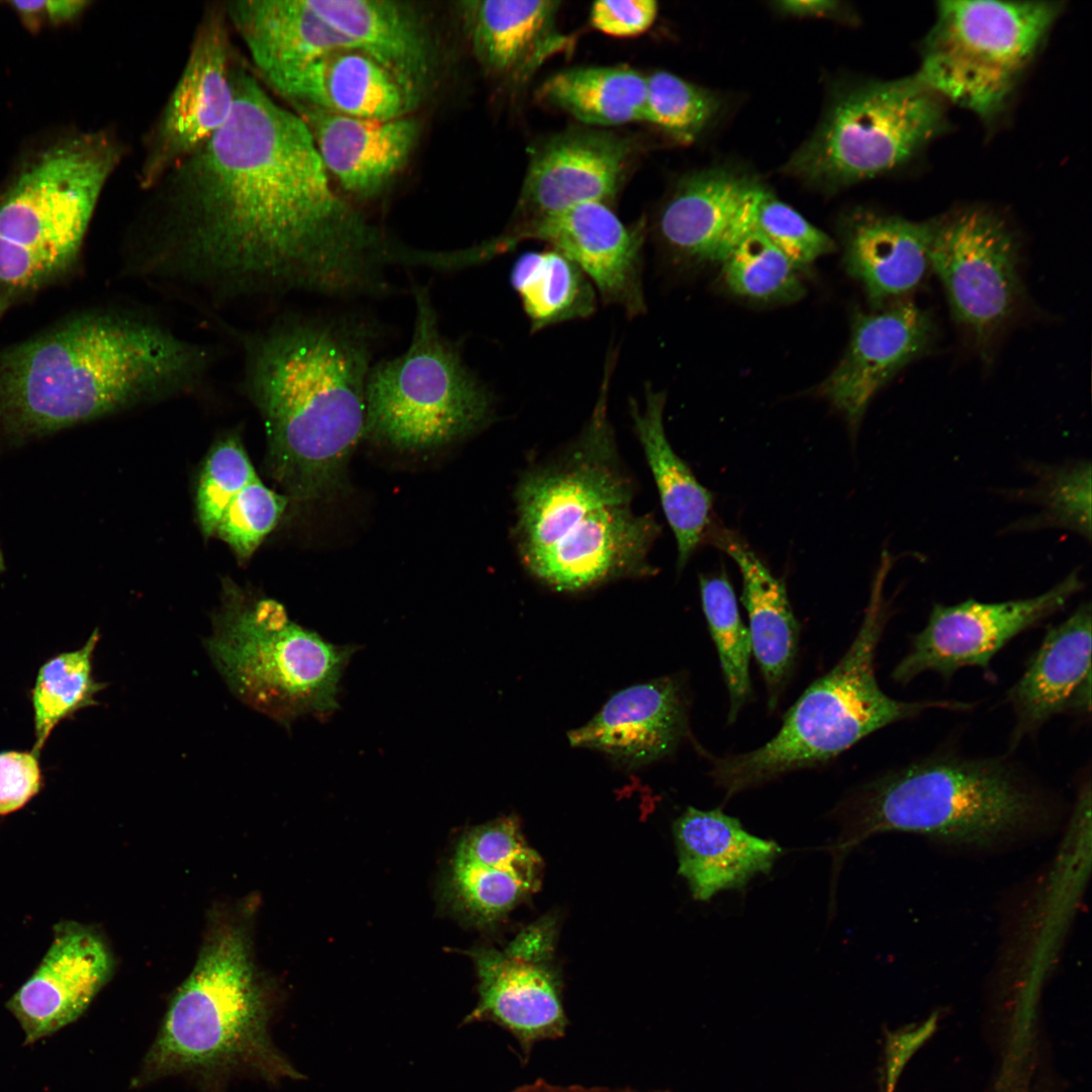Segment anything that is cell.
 I'll return each instance as SVG.
<instances>
[{"instance_id":"obj_30","label":"cell","mask_w":1092,"mask_h":1092,"mask_svg":"<svg viewBox=\"0 0 1092 1092\" xmlns=\"http://www.w3.org/2000/svg\"><path fill=\"white\" fill-rule=\"evenodd\" d=\"M560 2L469 0L460 3L473 53L488 72L519 80L565 48L555 27Z\"/></svg>"},{"instance_id":"obj_45","label":"cell","mask_w":1092,"mask_h":1092,"mask_svg":"<svg viewBox=\"0 0 1092 1092\" xmlns=\"http://www.w3.org/2000/svg\"><path fill=\"white\" fill-rule=\"evenodd\" d=\"M657 13L658 5L654 0H601L593 3L589 19L603 33L630 37L648 30Z\"/></svg>"},{"instance_id":"obj_29","label":"cell","mask_w":1092,"mask_h":1092,"mask_svg":"<svg viewBox=\"0 0 1092 1092\" xmlns=\"http://www.w3.org/2000/svg\"><path fill=\"white\" fill-rule=\"evenodd\" d=\"M223 5L266 85L327 53L354 47L309 0H235Z\"/></svg>"},{"instance_id":"obj_10","label":"cell","mask_w":1092,"mask_h":1092,"mask_svg":"<svg viewBox=\"0 0 1092 1092\" xmlns=\"http://www.w3.org/2000/svg\"><path fill=\"white\" fill-rule=\"evenodd\" d=\"M415 321L401 354L374 362L365 393L364 437L402 450L448 445L484 428L492 397L442 334L426 286L413 284Z\"/></svg>"},{"instance_id":"obj_38","label":"cell","mask_w":1092,"mask_h":1092,"mask_svg":"<svg viewBox=\"0 0 1092 1092\" xmlns=\"http://www.w3.org/2000/svg\"><path fill=\"white\" fill-rule=\"evenodd\" d=\"M721 264L725 283L739 296L792 301L805 291L799 269L754 228Z\"/></svg>"},{"instance_id":"obj_6","label":"cell","mask_w":1092,"mask_h":1092,"mask_svg":"<svg viewBox=\"0 0 1092 1092\" xmlns=\"http://www.w3.org/2000/svg\"><path fill=\"white\" fill-rule=\"evenodd\" d=\"M1046 811L1042 792L1010 759L933 753L848 794L829 817L840 827L827 847L834 876L846 855L878 833H917L988 845L1019 833Z\"/></svg>"},{"instance_id":"obj_37","label":"cell","mask_w":1092,"mask_h":1092,"mask_svg":"<svg viewBox=\"0 0 1092 1092\" xmlns=\"http://www.w3.org/2000/svg\"><path fill=\"white\" fill-rule=\"evenodd\" d=\"M699 584L703 611L728 691V722L732 723L751 697V638L748 628L741 620L734 590L726 572L722 571L714 576L700 575Z\"/></svg>"},{"instance_id":"obj_12","label":"cell","mask_w":1092,"mask_h":1092,"mask_svg":"<svg viewBox=\"0 0 1092 1092\" xmlns=\"http://www.w3.org/2000/svg\"><path fill=\"white\" fill-rule=\"evenodd\" d=\"M945 103L916 75L847 86L785 171L837 188L899 169L947 127Z\"/></svg>"},{"instance_id":"obj_16","label":"cell","mask_w":1092,"mask_h":1092,"mask_svg":"<svg viewBox=\"0 0 1092 1092\" xmlns=\"http://www.w3.org/2000/svg\"><path fill=\"white\" fill-rule=\"evenodd\" d=\"M556 922L545 917L523 929L503 950L471 951L478 976V1001L466 1022L491 1021L507 1029L523 1053L564 1035L567 1017L553 964Z\"/></svg>"},{"instance_id":"obj_27","label":"cell","mask_w":1092,"mask_h":1092,"mask_svg":"<svg viewBox=\"0 0 1092 1092\" xmlns=\"http://www.w3.org/2000/svg\"><path fill=\"white\" fill-rule=\"evenodd\" d=\"M673 836L678 874L697 901L745 889L756 875H768L782 852L776 841L752 835L721 809L689 807L674 822Z\"/></svg>"},{"instance_id":"obj_20","label":"cell","mask_w":1092,"mask_h":1092,"mask_svg":"<svg viewBox=\"0 0 1092 1092\" xmlns=\"http://www.w3.org/2000/svg\"><path fill=\"white\" fill-rule=\"evenodd\" d=\"M936 329L928 310L897 300L871 313H857L848 347L819 392L856 432L877 392L932 347Z\"/></svg>"},{"instance_id":"obj_25","label":"cell","mask_w":1092,"mask_h":1092,"mask_svg":"<svg viewBox=\"0 0 1092 1092\" xmlns=\"http://www.w3.org/2000/svg\"><path fill=\"white\" fill-rule=\"evenodd\" d=\"M293 107L308 126L328 173L359 198L380 194L405 166L420 138L419 121L407 115L380 120Z\"/></svg>"},{"instance_id":"obj_11","label":"cell","mask_w":1092,"mask_h":1092,"mask_svg":"<svg viewBox=\"0 0 1092 1092\" xmlns=\"http://www.w3.org/2000/svg\"><path fill=\"white\" fill-rule=\"evenodd\" d=\"M1063 9L1059 1H939L915 75L944 103L992 124Z\"/></svg>"},{"instance_id":"obj_2","label":"cell","mask_w":1092,"mask_h":1092,"mask_svg":"<svg viewBox=\"0 0 1092 1092\" xmlns=\"http://www.w3.org/2000/svg\"><path fill=\"white\" fill-rule=\"evenodd\" d=\"M377 330L357 315H294L248 339L247 388L263 417L268 468L286 496L324 499L345 485L364 438Z\"/></svg>"},{"instance_id":"obj_22","label":"cell","mask_w":1092,"mask_h":1092,"mask_svg":"<svg viewBox=\"0 0 1092 1092\" xmlns=\"http://www.w3.org/2000/svg\"><path fill=\"white\" fill-rule=\"evenodd\" d=\"M688 733L685 681L667 675L618 692L567 737L571 746L598 750L632 769L671 755Z\"/></svg>"},{"instance_id":"obj_7","label":"cell","mask_w":1092,"mask_h":1092,"mask_svg":"<svg viewBox=\"0 0 1092 1092\" xmlns=\"http://www.w3.org/2000/svg\"><path fill=\"white\" fill-rule=\"evenodd\" d=\"M892 566L893 557L884 550L850 646L790 708L779 732L752 751L712 757L710 776L726 799L788 772L824 764L888 725L930 710L972 709L971 703L953 700L900 701L879 686L876 656L890 618L884 586Z\"/></svg>"},{"instance_id":"obj_24","label":"cell","mask_w":1092,"mask_h":1092,"mask_svg":"<svg viewBox=\"0 0 1092 1092\" xmlns=\"http://www.w3.org/2000/svg\"><path fill=\"white\" fill-rule=\"evenodd\" d=\"M1091 631L1090 603L1046 631L1007 694L1015 717L1013 744L1055 716L1090 713Z\"/></svg>"},{"instance_id":"obj_44","label":"cell","mask_w":1092,"mask_h":1092,"mask_svg":"<svg viewBox=\"0 0 1092 1092\" xmlns=\"http://www.w3.org/2000/svg\"><path fill=\"white\" fill-rule=\"evenodd\" d=\"M38 759L32 750L0 752V815L19 810L40 791Z\"/></svg>"},{"instance_id":"obj_36","label":"cell","mask_w":1092,"mask_h":1092,"mask_svg":"<svg viewBox=\"0 0 1092 1092\" xmlns=\"http://www.w3.org/2000/svg\"><path fill=\"white\" fill-rule=\"evenodd\" d=\"M98 640L99 632L95 630L81 648L60 653L38 669L31 690L35 734L32 751L36 754L61 721L97 704L95 696L106 686L92 674Z\"/></svg>"},{"instance_id":"obj_19","label":"cell","mask_w":1092,"mask_h":1092,"mask_svg":"<svg viewBox=\"0 0 1092 1092\" xmlns=\"http://www.w3.org/2000/svg\"><path fill=\"white\" fill-rule=\"evenodd\" d=\"M629 140L599 130H569L532 153L516 212L517 229L586 202L609 205L630 164Z\"/></svg>"},{"instance_id":"obj_34","label":"cell","mask_w":1092,"mask_h":1092,"mask_svg":"<svg viewBox=\"0 0 1092 1092\" xmlns=\"http://www.w3.org/2000/svg\"><path fill=\"white\" fill-rule=\"evenodd\" d=\"M537 94L584 123L613 126L643 120L646 77L625 66L577 67L546 79Z\"/></svg>"},{"instance_id":"obj_40","label":"cell","mask_w":1092,"mask_h":1092,"mask_svg":"<svg viewBox=\"0 0 1092 1092\" xmlns=\"http://www.w3.org/2000/svg\"><path fill=\"white\" fill-rule=\"evenodd\" d=\"M753 228L799 270L834 249L828 235L758 183L754 191Z\"/></svg>"},{"instance_id":"obj_31","label":"cell","mask_w":1092,"mask_h":1092,"mask_svg":"<svg viewBox=\"0 0 1092 1092\" xmlns=\"http://www.w3.org/2000/svg\"><path fill=\"white\" fill-rule=\"evenodd\" d=\"M932 221L858 211L845 232L844 264L877 306L913 291L929 267Z\"/></svg>"},{"instance_id":"obj_23","label":"cell","mask_w":1092,"mask_h":1092,"mask_svg":"<svg viewBox=\"0 0 1092 1092\" xmlns=\"http://www.w3.org/2000/svg\"><path fill=\"white\" fill-rule=\"evenodd\" d=\"M756 184L722 169L682 179L658 214L660 243L680 259L722 263L753 229Z\"/></svg>"},{"instance_id":"obj_48","label":"cell","mask_w":1092,"mask_h":1092,"mask_svg":"<svg viewBox=\"0 0 1092 1092\" xmlns=\"http://www.w3.org/2000/svg\"><path fill=\"white\" fill-rule=\"evenodd\" d=\"M776 7L784 13L793 15H825L835 12L839 3L827 0H790L775 3Z\"/></svg>"},{"instance_id":"obj_8","label":"cell","mask_w":1092,"mask_h":1092,"mask_svg":"<svg viewBox=\"0 0 1092 1092\" xmlns=\"http://www.w3.org/2000/svg\"><path fill=\"white\" fill-rule=\"evenodd\" d=\"M122 149L105 130L77 132L35 153L0 193V274L44 287L79 259Z\"/></svg>"},{"instance_id":"obj_42","label":"cell","mask_w":1092,"mask_h":1092,"mask_svg":"<svg viewBox=\"0 0 1092 1092\" xmlns=\"http://www.w3.org/2000/svg\"><path fill=\"white\" fill-rule=\"evenodd\" d=\"M288 500L257 477L230 503L214 535L228 543L238 558L247 559L276 527Z\"/></svg>"},{"instance_id":"obj_39","label":"cell","mask_w":1092,"mask_h":1092,"mask_svg":"<svg viewBox=\"0 0 1092 1092\" xmlns=\"http://www.w3.org/2000/svg\"><path fill=\"white\" fill-rule=\"evenodd\" d=\"M721 100L713 91L669 72L646 77L643 120L679 143L689 144L716 117Z\"/></svg>"},{"instance_id":"obj_41","label":"cell","mask_w":1092,"mask_h":1092,"mask_svg":"<svg viewBox=\"0 0 1092 1092\" xmlns=\"http://www.w3.org/2000/svg\"><path fill=\"white\" fill-rule=\"evenodd\" d=\"M258 476L237 437L214 446L199 478L196 506L204 536H213L225 509L234 497Z\"/></svg>"},{"instance_id":"obj_14","label":"cell","mask_w":1092,"mask_h":1092,"mask_svg":"<svg viewBox=\"0 0 1092 1092\" xmlns=\"http://www.w3.org/2000/svg\"><path fill=\"white\" fill-rule=\"evenodd\" d=\"M230 27L223 3L204 11L184 69L147 138L139 173L142 188L153 187L228 120L239 62Z\"/></svg>"},{"instance_id":"obj_1","label":"cell","mask_w":1092,"mask_h":1092,"mask_svg":"<svg viewBox=\"0 0 1092 1092\" xmlns=\"http://www.w3.org/2000/svg\"><path fill=\"white\" fill-rule=\"evenodd\" d=\"M224 124L155 191L152 269L238 294L267 288L355 297L393 239L339 196L304 120L242 62Z\"/></svg>"},{"instance_id":"obj_35","label":"cell","mask_w":1092,"mask_h":1092,"mask_svg":"<svg viewBox=\"0 0 1092 1092\" xmlns=\"http://www.w3.org/2000/svg\"><path fill=\"white\" fill-rule=\"evenodd\" d=\"M511 285L532 332L590 316L597 308L594 285L582 270L550 248L523 253L515 261Z\"/></svg>"},{"instance_id":"obj_47","label":"cell","mask_w":1092,"mask_h":1092,"mask_svg":"<svg viewBox=\"0 0 1092 1092\" xmlns=\"http://www.w3.org/2000/svg\"><path fill=\"white\" fill-rule=\"evenodd\" d=\"M509 1092H664L658 1090H641L631 1087H607V1086H588L581 1084H561L548 1081L545 1079H536L534 1081L522 1084Z\"/></svg>"},{"instance_id":"obj_49","label":"cell","mask_w":1092,"mask_h":1092,"mask_svg":"<svg viewBox=\"0 0 1092 1092\" xmlns=\"http://www.w3.org/2000/svg\"><path fill=\"white\" fill-rule=\"evenodd\" d=\"M4 568H5L4 559H3L2 551L0 549V572L3 571Z\"/></svg>"},{"instance_id":"obj_3","label":"cell","mask_w":1092,"mask_h":1092,"mask_svg":"<svg viewBox=\"0 0 1092 1092\" xmlns=\"http://www.w3.org/2000/svg\"><path fill=\"white\" fill-rule=\"evenodd\" d=\"M200 345L145 316L88 311L0 353V423L42 435L194 386Z\"/></svg>"},{"instance_id":"obj_5","label":"cell","mask_w":1092,"mask_h":1092,"mask_svg":"<svg viewBox=\"0 0 1092 1092\" xmlns=\"http://www.w3.org/2000/svg\"><path fill=\"white\" fill-rule=\"evenodd\" d=\"M273 1005L254 962L248 926L234 917L216 920L132 1085L170 1076L191 1077L208 1089L236 1076L272 1084L300 1080L303 1075L272 1040Z\"/></svg>"},{"instance_id":"obj_28","label":"cell","mask_w":1092,"mask_h":1092,"mask_svg":"<svg viewBox=\"0 0 1092 1092\" xmlns=\"http://www.w3.org/2000/svg\"><path fill=\"white\" fill-rule=\"evenodd\" d=\"M352 44L390 71L419 98L434 73L435 55L418 11L390 0H309Z\"/></svg>"},{"instance_id":"obj_33","label":"cell","mask_w":1092,"mask_h":1092,"mask_svg":"<svg viewBox=\"0 0 1092 1092\" xmlns=\"http://www.w3.org/2000/svg\"><path fill=\"white\" fill-rule=\"evenodd\" d=\"M665 393L645 388L642 406L630 401L634 429L676 541L679 572L711 531L714 497L675 453L665 434Z\"/></svg>"},{"instance_id":"obj_13","label":"cell","mask_w":1092,"mask_h":1092,"mask_svg":"<svg viewBox=\"0 0 1092 1092\" xmlns=\"http://www.w3.org/2000/svg\"><path fill=\"white\" fill-rule=\"evenodd\" d=\"M931 221L929 267L956 321L987 350L1023 296L1017 238L1001 215L983 206L951 210Z\"/></svg>"},{"instance_id":"obj_15","label":"cell","mask_w":1092,"mask_h":1092,"mask_svg":"<svg viewBox=\"0 0 1092 1092\" xmlns=\"http://www.w3.org/2000/svg\"><path fill=\"white\" fill-rule=\"evenodd\" d=\"M1084 583L1077 570L1031 598L983 603L973 599L935 604L925 626L913 635L892 678L906 685L925 672L950 679L965 667L989 669L994 656L1020 633L1062 610Z\"/></svg>"},{"instance_id":"obj_46","label":"cell","mask_w":1092,"mask_h":1092,"mask_svg":"<svg viewBox=\"0 0 1092 1092\" xmlns=\"http://www.w3.org/2000/svg\"><path fill=\"white\" fill-rule=\"evenodd\" d=\"M90 4L85 0L10 1L22 24L30 31L58 26L76 20Z\"/></svg>"},{"instance_id":"obj_4","label":"cell","mask_w":1092,"mask_h":1092,"mask_svg":"<svg viewBox=\"0 0 1092 1092\" xmlns=\"http://www.w3.org/2000/svg\"><path fill=\"white\" fill-rule=\"evenodd\" d=\"M614 365L608 357L580 436L557 460L528 471L516 490L521 560L556 590H583L655 572L649 553L660 527L653 516L633 509L634 486L620 463L608 417Z\"/></svg>"},{"instance_id":"obj_43","label":"cell","mask_w":1092,"mask_h":1092,"mask_svg":"<svg viewBox=\"0 0 1092 1092\" xmlns=\"http://www.w3.org/2000/svg\"><path fill=\"white\" fill-rule=\"evenodd\" d=\"M1033 495L1043 507L1044 521L1065 526L1090 539V462L1049 470L1041 476Z\"/></svg>"},{"instance_id":"obj_32","label":"cell","mask_w":1092,"mask_h":1092,"mask_svg":"<svg viewBox=\"0 0 1092 1092\" xmlns=\"http://www.w3.org/2000/svg\"><path fill=\"white\" fill-rule=\"evenodd\" d=\"M708 537L740 570L741 602L748 615L752 651L765 682L767 705L772 710L790 678L799 649L800 626L786 583L731 531L711 529Z\"/></svg>"},{"instance_id":"obj_18","label":"cell","mask_w":1092,"mask_h":1092,"mask_svg":"<svg viewBox=\"0 0 1092 1092\" xmlns=\"http://www.w3.org/2000/svg\"><path fill=\"white\" fill-rule=\"evenodd\" d=\"M104 937L88 925L62 921L28 980L7 1002L25 1043H34L76 1021L114 972Z\"/></svg>"},{"instance_id":"obj_9","label":"cell","mask_w":1092,"mask_h":1092,"mask_svg":"<svg viewBox=\"0 0 1092 1092\" xmlns=\"http://www.w3.org/2000/svg\"><path fill=\"white\" fill-rule=\"evenodd\" d=\"M204 646L232 693L282 724L338 707L353 651L292 622L280 603L238 589L225 592Z\"/></svg>"},{"instance_id":"obj_17","label":"cell","mask_w":1092,"mask_h":1092,"mask_svg":"<svg viewBox=\"0 0 1092 1092\" xmlns=\"http://www.w3.org/2000/svg\"><path fill=\"white\" fill-rule=\"evenodd\" d=\"M507 249L526 240L548 243L574 262L605 303L630 316L646 311L642 287L644 225H626L608 204L586 202L502 235Z\"/></svg>"},{"instance_id":"obj_26","label":"cell","mask_w":1092,"mask_h":1092,"mask_svg":"<svg viewBox=\"0 0 1092 1092\" xmlns=\"http://www.w3.org/2000/svg\"><path fill=\"white\" fill-rule=\"evenodd\" d=\"M268 86L292 106L380 120L406 116L420 99L385 67L354 47L327 53Z\"/></svg>"},{"instance_id":"obj_21","label":"cell","mask_w":1092,"mask_h":1092,"mask_svg":"<svg viewBox=\"0 0 1092 1092\" xmlns=\"http://www.w3.org/2000/svg\"><path fill=\"white\" fill-rule=\"evenodd\" d=\"M541 873V857L525 841L517 818H499L461 837L446 897L465 918L486 925L538 890Z\"/></svg>"}]
</instances>
